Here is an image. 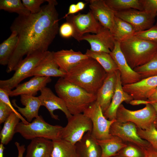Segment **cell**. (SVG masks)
Listing matches in <instances>:
<instances>
[{"instance_id": "1", "label": "cell", "mask_w": 157, "mask_h": 157, "mask_svg": "<svg viewBox=\"0 0 157 157\" xmlns=\"http://www.w3.org/2000/svg\"><path fill=\"white\" fill-rule=\"evenodd\" d=\"M47 2L39 13L18 15L10 26L11 31L17 33L19 41L7 65V73L14 71L24 56L48 51L57 34L59 19L56 6L58 2L55 0Z\"/></svg>"}, {"instance_id": "2", "label": "cell", "mask_w": 157, "mask_h": 157, "mask_svg": "<svg viewBox=\"0 0 157 157\" xmlns=\"http://www.w3.org/2000/svg\"><path fill=\"white\" fill-rule=\"evenodd\" d=\"M107 75L96 60L89 57L72 68L64 78L87 92L96 95Z\"/></svg>"}, {"instance_id": "3", "label": "cell", "mask_w": 157, "mask_h": 157, "mask_svg": "<svg viewBox=\"0 0 157 157\" xmlns=\"http://www.w3.org/2000/svg\"><path fill=\"white\" fill-rule=\"evenodd\" d=\"M58 96L64 102L72 115L83 113L96 101V95L90 93L80 87L60 77L54 86Z\"/></svg>"}, {"instance_id": "4", "label": "cell", "mask_w": 157, "mask_h": 157, "mask_svg": "<svg viewBox=\"0 0 157 157\" xmlns=\"http://www.w3.org/2000/svg\"><path fill=\"white\" fill-rule=\"evenodd\" d=\"M120 47L133 69L148 62L157 52V44L134 35L120 41Z\"/></svg>"}, {"instance_id": "5", "label": "cell", "mask_w": 157, "mask_h": 157, "mask_svg": "<svg viewBox=\"0 0 157 157\" xmlns=\"http://www.w3.org/2000/svg\"><path fill=\"white\" fill-rule=\"evenodd\" d=\"M63 127L48 123L40 115L28 124L19 122L16 127L15 133H19L26 140L43 138L53 141L62 139Z\"/></svg>"}, {"instance_id": "6", "label": "cell", "mask_w": 157, "mask_h": 157, "mask_svg": "<svg viewBox=\"0 0 157 157\" xmlns=\"http://www.w3.org/2000/svg\"><path fill=\"white\" fill-rule=\"evenodd\" d=\"M49 51L35 53L26 56L18 63L15 73L10 78L0 81V88L8 94L24 79L30 77L34 68L45 57Z\"/></svg>"}, {"instance_id": "7", "label": "cell", "mask_w": 157, "mask_h": 157, "mask_svg": "<svg viewBox=\"0 0 157 157\" xmlns=\"http://www.w3.org/2000/svg\"><path fill=\"white\" fill-rule=\"evenodd\" d=\"M156 116V111L151 104L146 105L142 109L136 110H129L121 104L117 109L116 119L120 122H132L138 128L144 130L154 124Z\"/></svg>"}, {"instance_id": "8", "label": "cell", "mask_w": 157, "mask_h": 157, "mask_svg": "<svg viewBox=\"0 0 157 157\" xmlns=\"http://www.w3.org/2000/svg\"><path fill=\"white\" fill-rule=\"evenodd\" d=\"M67 120V124L63 128L62 139L75 144L86 133L92 132V122L83 113L72 115Z\"/></svg>"}, {"instance_id": "9", "label": "cell", "mask_w": 157, "mask_h": 157, "mask_svg": "<svg viewBox=\"0 0 157 157\" xmlns=\"http://www.w3.org/2000/svg\"><path fill=\"white\" fill-rule=\"evenodd\" d=\"M83 113L91 120L92 124L91 134L96 140H101L111 138L110 133L111 125L116 119L110 120L104 115L100 105L96 101L91 104Z\"/></svg>"}, {"instance_id": "10", "label": "cell", "mask_w": 157, "mask_h": 157, "mask_svg": "<svg viewBox=\"0 0 157 157\" xmlns=\"http://www.w3.org/2000/svg\"><path fill=\"white\" fill-rule=\"evenodd\" d=\"M66 22L70 23L74 30L72 37L78 42L82 37L89 33L97 34L103 27L95 18L90 11L86 14L79 13L70 15L66 17Z\"/></svg>"}, {"instance_id": "11", "label": "cell", "mask_w": 157, "mask_h": 157, "mask_svg": "<svg viewBox=\"0 0 157 157\" xmlns=\"http://www.w3.org/2000/svg\"><path fill=\"white\" fill-rule=\"evenodd\" d=\"M110 133L117 136L124 142H130L142 149L150 144L147 141L142 139L137 133V127L131 122H120L116 120L111 125Z\"/></svg>"}, {"instance_id": "12", "label": "cell", "mask_w": 157, "mask_h": 157, "mask_svg": "<svg viewBox=\"0 0 157 157\" xmlns=\"http://www.w3.org/2000/svg\"><path fill=\"white\" fill-rule=\"evenodd\" d=\"M116 64L120 73L122 86L138 82L142 79L141 76L129 65L120 47V42L115 41L114 47L109 53Z\"/></svg>"}, {"instance_id": "13", "label": "cell", "mask_w": 157, "mask_h": 157, "mask_svg": "<svg viewBox=\"0 0 157 157\" xmlns=\"http://www.w3.org/2000/svg\"><path fill=\"white\" fill-rule=\"evenodd\" d=\"M115 16L130 24L135 33L149 29L154 25L155 22V18L144 11L134 9L116 12Z\"/></svg>"}, {"instance_id": "14", "label": "cell", "mask_w": 157, "mask_h": 157, "mask_svg": "<svg viewBox=\"0 0 157 157\" xmlns=\"http://www.w3.org/2000/svg\"><path fill=\"white\" fill-rule=\"evenodd\" d=\"M82 40H86L89 43L91 51L109 53L113 50L115 42L110 30L104 27L97 33L84 35L81 39V41Z\"/></svg>"}, {"instance_id": "15", "label": "cell", "mask_w": 157, "mask_h": 157, "mask_svg": "<svg viewBox=\"0 0 157 157\" xmlns=\"http://www.w3.org/2000/svg\"><path fill=\"white\" fill-rule=\"evenodd\" d=\"M123 90L134 99L147 100L157 88V76L142 79L123 86Z\"/></svg>"}, {"instance_id": "16", "label": "cell", "mask_w": 157, "mask_h": 157, "mask_svg": "<svg viewBox=\"0 0 157 157\" xmlns=\"http://www.w3.org/2000/svg\"><path fill=\"white\" fill-rule=\"evenodd\" d=\"M40 91V94L38 97L41 105L47 109L52 118L59 120L58 115L54 114L53 113L56 110L62 111L67 119L72 115L68 111L63 101L56 96L50 88L45 87Z\"/></svg>"}, {"instance_id": "17", "label": "cell", "mask_w": 157, "mask_h": 157, "mask_svg": "<svg viewBox=\"0 0 157 157\" xmlns=\"http://www.w3.org/2000/svg\"><path fill=\"white\" fill-rule=\"evenodd\" d=\"M90 11L103 27L112 33L116 12L106 3L105 0L89 1Z\"/></svg>"}, {"instance_id": "18", "label": "cell", "mask_w": 157, "mask_h": 157, "mask_svg": "<svg viewBox=\"0 0 157 157\" xmlns=\"http://www.w3.org/2000/svg\"><path fill=\"white\" fill-rule=\"evenodd\" d=\"M53 53L54 59L59 69L65 73L81 61L89 57L80 51H76L71 49H62Z\"/></svg>"}, {"instance_id": "19", "label": "cell", "mask_w": 157, "mask_h": 157, "mask_svg": "<svg viewBox=\"0 0 157 157\" xmlns=\"http://www.w3.org/2000/svg\"><path fill=\"white\" fill-rule=\"evenodd\" d=\"M51 81L50 77L34 76L28 81L19 84L8 94L10 97L23 94L35 96L38 91L46 87L47 84Z\"/></svg>"}, {"instance_id": "20", "label": "cell", "mask_w": 157, "mask_h": 157, "mask_svg": "<svg viewBox=\"0 0 157 157\" xmlns=\"http://www.w3.org/2000/svg\"><path fill=\"white\" fill-rule=\"evenodd\" d=\"M116 74L117 79L115 93L109 107L104 113L105 117L110 120L116 119L117 109L122 102L129 103L134 99L131 95L123 90L120 80V73L118 70L116 72Z\"/></svg>"}, {"instance_id": "21", "label": "cell", "mask_w": 157, "mask_h": 157, "mask_svg": "<svg viewBox=\"0 0 157 157\" xmlns=\"http://www.w3.org/2000/svg\"><path fill=\"white\" fill-rule=\"evenodd\" d=\"M116 72L107 73L96 94V101L100 105L104 113L111 103L116 88Z\"/></svg>"}, {"instance_id": "22", "label": "cell", "mask_w": 157, "mask_h": 157, "mask_svg": "<svg viewBox=\"0 0 157 157\" xmlns=\"http://www.w3.org/2000/svg\"><path fill=\"white\" fill-rule=\"evenodd\" d=\"M66 73L59 69L53 57V51H49L45 57L31 73L30 77H64Z\"/></svg>"}, {"instance_id": "23", "label": "cell", "mask_w": 157, "mask_h": 157, "mask_svg": "<svg viewBox=\"0 0 157 157\" xmlns=\"http://www.w3.org/2000/svg\"><path fill=\"white\" fill-rule=\"evenodd\" d=\"M20 96L21 102L25 106L24 107L18 106L15 99L12 101V103L14 106L17 109L18 111L30 123L33 118L39 116V110L42 106L40 101L38 97L27 94H23Z\"/></svg>"}, {"instance_id": "24", "label": "cell", "mask_w": 157, "mask_h": 157, "mask_svg": "<svg viewBox=\"0 0 157 157\" xmlns=\"http://www.w3.org/2000/svg\"><path fill=\"white\" fill-rule=\"evenodd\" d=\"M75 146L77 157H101V148L90 132L86 133Z\"/></svg>"}, {"instance_id": "25", "label": "cell", "mask_w": 157, "mask_h": 157, "mask_svg": "<svg viewBox=\"0 0 157 157\" xmlns=\"http://www.w3.org/2000/svg\"><path fill=\"white\" fill-rule=\"evenodd\" d=\"M53 148L52 140L43 138H35L28 145L25 157H51Z\"/></svg>"}, {"instance_id": "26", "label": "cell", "mask_w": 157, "mask_h": 157, "mask_svg": "<svg viewBox=\"0 0 157 157\" xmlns=\"http://www.w3.org/2000/svg\"><path fill=\"white\" fill-rule=\"evenodd\" d=\"M96 141L101 149V157L113 156L127 145L120 138L115 136L109 139Z\"/></svg>"}, {"instance_id": "27", "label": "cell", "mask_w": 157, "mask_h": 157, "mask_svg": "<svg viewBox=\"0 0 157 157\" xmlns=\"http://www.w3.org/2000/svg\"><path fill=\"white\" fill-rule=\"evenodd\" d=\"M11 32L9 37L0 44V64L2 65H7L18 43L17 33Z\"/></svg>"}, {"instance_id": "28", "label": "cell", "mask_w": 157, "mask_h": 157, "mask_svg": "<svg viewBox=\"0 0 157 157\" xmlns=\"http://www.w3.org/2000/svg\"><path fill=\"white\" fill-rule=\"evenodd\" d=\"M85 54L96 60L107 73L118 70L117 65L109 53L103 52H94L87 49Z\"/></svg>"}, {"instance_id": "29", "label": "cell", "mask_w": 157, "mask_h": 157, "mask_svg": "<svg viewBox=\"0 0 157 157\" xmlns=\"http://www.w3.org/2000/svg\"><path fill=\"white\" fill-rule=\"evenodd\" d=\"M135 33L133 27L129 23L115 16L112 33L115 41H121L133 35Z\"/></svg>"}, {"instance_id": "30", "label": "cell", "mask_w": 157, "mask_h": 157, "mask_svg": "<svg viewBox=\"0 0 157 157\" xmlns=\"http://www.w3.org/2000/svg\"><path fill=\"white\" fill-rule=\"evenodd\" d=\"M52 141L51 157H77L75 144L62 139Z\"/></svg>"}, {"instance_id": "31", "label": "cell", "mask_w": 157, "mask_h": 157, "mask_svg": "<svg viewBox=\"0 0 157 157\" xmlns=\"http://www.w3.org/2000/svg\"><path fill=\"white\" fill-rule=\"evenodd\" d=\"M20 120L17 115L13 113L5 121L0 132L1 143L3 145H7L12 140L15 133L16 127L19 122Z\"/></svg>"}, {"instance_id": "32", "label": "cell", "mask_w": 157, "mask_h": 157, "mask_svg": "<svg viewBox=\"0 0 157 157\" xmlns=\"http://www.w3.org/2000/svg\"><path fill=\"white\" fill-rule=\"evenodd\" d=\"M106 4L116 12L130 9L143 11L142 0H105Z\"/></svg>"}, {"instance_id": "33", "label": "cell", "mask_w": 157, "mask_h": 157, "mask_svg": "<svg viewBox=\"0 0 157 157\" xmlns=\"http://www.w3.org/2000/svg\"><path fill=\"white\" fill-rule=\"evenodd\" d=\"M0 9L16 13L20 16L27 15L31 14L20 0H0Z\"/></svg>"}, {"instance_id": "34", "label": "cell", "mask_w": 157, "mask_h": 157, "mask_svg": "<svg viewBox=\"0 0 157 157\" xmlns=\"http://www.w3.org/2000/svg\"><path fill=\"white\" fill-rule=\"evenodd\" d=\"M133 70L141 76L142 79L157 76V52L149 61Z\"/></svg>"}, {"instance_id": "35", "label": "cell", "mask_w": 157, "mask_h": 157, "mask_svg": "<svg viewBox=\"0 0 157 157\" xmlns=\"http://www.w3.org/2000/svg\"><path fill=\"white\" fill-rule=\"evenodd\" d=\"M137 133L142 139L147 141L157 150V129L154 124L146 129L137 127Z\"/></svg>"}, {"instance_id": "36", "label": "cell", "mask_w": 157, "mask_h": 157, "mask_svg": "<svg viewBox=\"0 0 157 157\" xmlns=\"http://www.w3.org/2000/svg\"><path fill=\"white\" fill-rule=\"evenodd\" d=\"M126 157H144L142 150L136 146L132 144L127 145L117 154Z\"/></svg>"}, {"instance_id": "37", "label": "cell", "mask_w": 157, "mask_h": 157, "mask_svg": "<svg viewBox=\"0 0 157 157\" xmlns=\"http://www.w3.org/2000/svg\"><path fill=\"white\" fill-rule=\"evenodd\" d=\"M133 35L157 44V26L154 25L148 29L136 32Z\"/></svg>"}, {"instance_id": "38", "label": "cell", "mask_w": 157, "mask_h": 157, "mask_svg": "<svg viewBox=\"0 0 157 157\" xmlns=\"http://www.w3.org/2000/svg\"><path fill=\"white\" fill-rule=\"evenodd\" d=\"M22 3L31 14L38 13L41 10V5L47 0H22Z\"/></svg>"}, {"instance_id": "39", "label": "cell", "mask_w": 157, "mask_h": 157, "mask_svg": "<svg viewBox=\"0 0 157 157\" xmlns=\"http://www.w3.org/2000/svg\"><path fill=\"white\" fill-rule=\"evenodd\" d=\"M143 11L153 18L157 15V0H142Z\"/></svg>"}, {"instance_id": "40", "label": "cell", "mask_w": 157, "mask_h": 157, "mask_svg": "<svg viewBox=\"0 0 157 157\" xmlns=\"http://www.w3.org/2000/svg\"><path fill=\"white\" fill-rule=\"evenodd\" d=\"M9 96L8 93L4 90L0 88V100L1 101L7 105L12 109L13 112L19 117L22 122L25 124H28V122L14 108L12 103L10 101Z\"/></svg>"}, {"instance_id": "41", "label": "cell", "mask_w": 157, "mask_h": 157, "mask_svg": "<svg viewBox=\"0 0 157 157\" xmlns=\"http://www.w3.org/2000/svg\"><path fill=\"white\" fill-rule=\"evenodd\" d=\"M13 113L12 109L5 103L0 100V124L4 123Z\"/></svg>"}, {"instance_id": "42", "label": "cell", "mask_w": 157, "mask_h": 157, "mask_svg": "<svg viewBox=\"0 0 157 157\" xmlns=\"http://www.w3.org/2000/svg\"><path fill=\"white\" fill-rule=\"evenodd\" d=\"M59 31L60 36L64 38L72 37L74 33V30L72 26L67 22L63 23L60 26Z\"/></svg>"}, {"instance_id": "43", "label": "cell", "mask_w": 157, "mask_h": 157, "mask_svg": "<svg viewBox=\"0 0 157 157\" xmlns=\"http://www.w3.org/2000/svg\"><path fill=\"white\" fill-rule=\"evenodd\" d=\"M144 157H157V150L154 148L150 144L147 147L142 149Z\"/></svg>"}, {"instance_id": "44", "label": "cell", "mask_w": 157, "mask_h": 157, "mask_svg": "<svg viewBox=\"0 0 157 157\" xmlns=\"http://www.w3.org/2000/svg\"><path fill=\"white\" fill-rule=\"evenodd\" d=\"M79 12L76 4H72L70 5L69 7L68 11L63 18H66L68 16L74 14Z\"/></svg>"}, {"instance_id": "45", "label": "cell", "mask_w": 157, "mask_h": 157, "mask_svg": "<svg viewBox=\"0 0 157 157\" xmlns=\"http://www.w3.org/2000/svg\"><path fill=\"white\" fill-rule=\"evenodd\" d=\"M15 144L18 151V154L17 157H23V154L26 150L25 145H21L18 142H15Z\"/></svg>"}, {"instance_id": "46", "label": "cell", "mask_w": 157, "mask_h": 157, "mask_svg": "<svg viewBox=\"0 0 157 157\" xmlns=\"http://www.w3.org/2000/svg\"><path fill=\"white\" fill-rule=\"evenodd\" d=\"M129 104L133 106L139 105H146L151 104V102L147 100L133 99L131 100Z\"/></svg>"}, {"instance_id": "47", "label": "cell", "mask_w": 157, "mask_h": 157, "mask_svg": "<svg viewBox=\"0 0 157 157\" xmlns=\"http://www.w3.org/2000/svg\"><path fill=\"white\" fill-rule=\"evenodd\" d=\"M151 103L157 102V88L147 99Z\"/></svg>"}, {"instance_id": "48", "label": "cell", "mask_w": 157, "mask_h": 157, "mask_svg": "<svg viewBox=\"0 0 157 157\" xmlns=\"http://www.w3.org/2000/svg\"><path fill=\"white\" fill-rule=\"evenodd\" d=\"M86 4L82 1H79L76 3V5L79 11L84 8Z\"/></svg>"}, {"instance_id": "49", "label": "cell", "mask_w": 157, "mask_h": 157, "mask_svg": "<svg viewBox=\"0 0 157 157\" xmlns=\"http://www.w3.org/2000/svg\"><path fill=\"white\" fill-rule=\"evenodd\" d=\"M5 148L4 145L1 143L0 144V157H3V152Z\"/></svg>"}, {"instance_id": "50", "label": "cell", "mask_w": 157, "mask_h": 157, "mask_svg": "<svg viewBox=\"0 0 157 157\" xmlns=\"http://www.w3.org/2000/svg\"><path fill=\"white\" fill-rule=\"evenodd\" d=\"M155 109L156 113V116L154 123L157 122V102H153L151 103Z\"/></svg>"}, {"instance_id": "51", "label": "cell", "mask_w": 157, "mask_h": 157, "mask_svg": "<svg viewBox=\"0 0 157 157\" xmlns=\"http://www.w3.org/2000/svg\"><path fill=\"white\" fill-rule=\"evenodd\" d=\"M112 157H125V156H121V155H119L118 154H117L113 156Z\"/></svg>"}, {"instance_id": "52", "label": "cell", "mask_w": 157, "mask_h": 157, "mask_svg": "<svg viewBox=\"0 0 157 157\" xmlns=\"http://www.w3.org/2000/svg\"><path fill=\"white\" fill-rule=\"evenodd\" d=\"M154 124L156 128L157 129V122L154 123Z\"/></svg>"}, {"instance_id": "53", "label": "cell", "mask_w": 157, "mask_h": 157, "mask_svg": "<svg viewBox=\"0 0 157 157\" xmlns=\"http://www.w3.org/2000/svg\"><path fill=\"white\" fill-rule=\"evenodd\" d=\"M156 17H157V20H156V22L155 25L157 26V15Z\"/></svg>"}, {"instance_id": "54", "label": "cell", "mask_w": 157, "mask_h": 157, "mask_svg": "<svg viewBox=\"0 0 157 157\" xmlns=\"http://www.w3.org/2000/svg\"><path fill=\"white\" fill-rule=\"evenodd\" d=\"M112 157H113V156H112Z\"/></svg>"}]
</instances>
